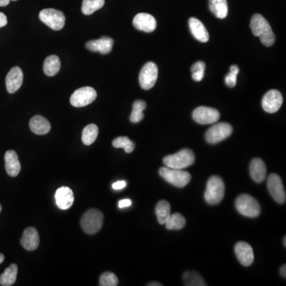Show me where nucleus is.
I'll use <instances>...</instances> for the list:
<instances>
[{
  "mask_svg": "<svg viewBox=\"0 0 286 286\" xmlns=\"http://www.w3.org/2000/svg\"><path fill=\"white\" fill-rule=\"evenodd\" d=\"M251 28L255 36L260 38L261 43L265 46H273L275 35L269 22L260 14H255L251 21Z\"/></svg>",
  "mask_w": 286,
  "mask_h": 286,
  "instance_id": "1",
  "label": "nucleus"
},
{
  "mask_svg": "<svg viewBox=\"0 0 286 286\" xmlns=\"http://www.w3.org/2000/svg\"><path fill=\"white\" fill-rule=\"evenodd\" d=\"M195 162V154L190 149H183L176 154L167 155L163 159L165 166L171 169H183L193 165Z\"/></svg>",
  "mask_w": 286,
  "mask_h": 286,
  "instance_id": "2",
  "label": "nucleus"
},
{
  "mask_svg": "<svg viewBox=\"0 0 286 286\" xmlns=\"http://www.w3.org/2000/svg\"><path fill=\"white\" fill-rule=\"evenodd\" d=\"M225 193V186L222 178L212 176L209 178L206 187L204 198L210 205H216L222 201Z\"/></svg>",
  "mask_w": 286,
  "mask_h": 286,
  "instance_id": "3",
  "label": "nucleus"
},
{
  "mask_svg": "<svg viewBox=\"0 0 286 286\" xmlns=\"http://www.w3.org/2000/svg\"><path fill=\"white\" fill-rule=\"evenodd\" d=\"M103 214L99 210H88L83 214L81 220V228L88 235H94L100 231L103 226Z\"/></svg>",
  "mask_w": 286,
  "mask_h": 286,
  "instance_id": "4",
  "label": "nucleus"
},
{
  "mask_svg": "<svg viewBox=\"0 0 286 286\" xmlns=\"http://www.w3.org/2000/svg\"><path fill=\"white\" fill-rule=\"evenodd\" d=\"M237 211L244 217L255 218L261 213V207L259 202L253 196L248 194H242L235 201Z\"/></svg>",
  "mask_w": 286,
  "mask_h": 286,
  "instance_id": "5",
  "label": "nucleus"
},
{
  "mask_svg": "<svg viewBox=\"0 0 286 286\" xmlns=\"http://www.w3.org/2000/svg\"><path fill=\"white\" fill-rule=\"evenodd\" d=\"M159 174L164 180L177 188L186 187L191 181L190 173L182 169L162 167L160 168Z\"/></svg>",
  "mask_w": 286,
  "mask_h": 286,
  "instance_id": "6",
  "label": "nucleus"
},
{
  "mask_svg": "<svg viewBox=\"0 0 286 286\" xmlns=\"http://www.w3.org/2000/svg\"><path fill=\"white\" fill-rule=\"evenodd\" d=\"M39 19L53 30H61L65 24V16L62 11L53 8L41 11Z\"/></svg>",
  "mask_w": 286,
  "mask_h": 286,
  "instance_id": "7",
  "label": "nucleus"
},
{
  "mask_svg": "<svg viewBox=\"0 0 286 286\" xmlns=\"http://www.w3.org/2000/svg\"><path fill=\"white\" fill-rule=\"evenodd\" d=\"M233 129L228 123H219L210 127L205 134L206 141L209 144H217L224 141L232 134Z\"/></svg>",
  "mask_w": 286,
  "mask_h": 286,
  "instance_id": "8",
  "label": "nucleus"
},
{
  "mask_svg": "<svg viewBox=\"0 0 286 286\" xmlns=\"http://www.w3.org/2000/svg\"><path fill=\"white\" fill-rule=\"evenodd\" d=\"M97 92L92 87H84L77 89L70 97V103L75 108L88 106L95 100Z\"/></svg>",
  "mask_w": 286,
  "mask_h": 286,
  "instance_id": "9",
  "label": "nucleus"
},
{
  "mask_svg": "<svg viewBox=\"0 0 286 286\" xmlns=\"http://www.w3.org/2000/svg\"><path fill=\"white\" fill-rule=\"evenodd\" d=\"M158 68L154 62H147L143 65L139 74L140 86L144 90H150L158 79Z\"/></svg>",
  "mask_w": 286,
  "mask_h": 286,
  "instance_id": "10",
  "label": "nucleus"
},
{
  "mask_svg": "<svg viewBox=\"0 0 286 286\" xmlns=\"http://www.w3.org/2000/svg\"><path fill=\"white\" fill-rule=\"evenodd\" d=\"M193 118L196 123L201 125L217 123L220 118V112L209 106H199L193 112Z\"/></svg>",
  "mask_w": 286,
  "mask_h": 286,
  "instance_id": "11",
  "label": "nucleus"
},
{
  "mask_svg": "<svg viewBox=\"0 0 286 286\" xmlns=\"http://www.w3.org/2000/svg\"><path fill=\"white\" fill-rule=\"evenodd\" d=\"M268 190L270 195L279 204H284L286 200L285 191L281 177L275 173H272L267 180Z\"/></svg>",
  "mask_w": 286,
  "mask_h": 286,
  "instance_id": "12",
  "label": "nucleus"
},
{
  "mask_svg": "<svg viewBox=\"0 0 286 286\" xmlns=\"http://www.w3.org/2000/svg\"><path fill=\"white\" fill-rule=\"evenodd\" d=\"M282 103V95L281 92L274 89L268 91L262 98V109L268 113H275L281 109Z\"/></svg>",
  "mask_w": 286,
  "mask_h": 286,
  "instance_id": "13",
  "label": "nucleus"
},
{
  "mask_svg": "<svg viewBox=\"0 0 286 286\" xmlns=\"http://www.w3.org/2000/svg\"><path fill=\"white\" fill-rule=\"evenodd\" d=\"M133 25L136 29L146 33L154 31L157 27V21L150 14L139 13L133 19Z\"/></svg>",
  "mask_w": 286,
  "mask_h": 286,
  "instance_id": "14",
  "label": "nucleus"
},
{
  "mask_svg": "<svg viewBox=\"0 0 286 286\" xmlns=\"http://www.w3.org/2000/svg\"><path fill=\"white\" fill-rule=\"evenodd\" d=\"M235 252L237 259L244 266H249L255 260L253 249L246 242H237L235 246Z\"/></svg>",
  "mask_w": 286,
  "mask_h": 286,
  "instance_id": "15",
  "label": "nucleus"
},
{
  "mask_svg": "<svg viewBox=\"0 0 286 286\" xmlns=\"http://www.w3.org/2000/svg\"><path fill=\"white\" fill-rule=\"evenodd\" d=\"M23 82V73L19 67L11 68L6 77V87L9 93L16 92L22 86Z\"/></svg>",
  "mask_w": 286,
  "mask_h": 286,
  "instance_id": "16",
  "label": "nucleus"
},
{
  "mask_svg": "<svg viewBox=\"0 0 286 286\" xmlns=\"http://www.w3.org/2000/svg\"><path fill=\"white\" fill-rule=\"evenodd\" d=\"M55 199L60 209H68L74 204V192L68 187L59 188L55 193Z\"/></svg>",
  "mask_w": 286,
  "mask_h": 286,
  "instance_id": "17",
  "label": "nucleus"
},
{
  "mask_svg": "<svg viewBox=\"0 0 286 286\" xmlns=\"http://www.w3.org/2000/svg\"><path fill=\"white\" fill-rule=\"evenodd\" d=\"M40 238L39 232L34 228H28L24 231L23 235L21 238V244L24 249L26 251H34L39 246Z\"/></svg>",
  "mask_w": 286,
  "mask_h": 286,
  "instance_id": "18",
  "label": "nucleus"
},
{
  "mask_svg": "<svg viewBox=\"0 0 286 286\" xmlns=\"http://www.w3.org/2000/svg\"><path fill=\"white\" fill-rule=\"evenodd\" d=\"M114 40L109 37H103L97 40L89 41L86 43V47L92 52H99L102 54H108L112 51Z\"/></svg>",
  "mask_w": 286,
  "mask_h": 286,
  "instance_id": "19",
  "label": "nucleus"
},
{
  "mask_svg": "<svg viewBox=\"0 0 286 286\" xmlns=\"http://www.w3.org/2000/svg\"><path fill=\"white\" fill-rule=\"evenodd\" d=\"M189 29L193 37L200 43H207L209 40V34L207 29L199 19L190 18L189 20Z\"/></svg>",
  "mask_w": 286,
  "mask_h": 286,
  "instance_id": "20",
  "label": "nucleus"
},
{
  "mask_svg": "<svg viewBox=\"0 0 286 286\" xmlns=\"http://www.w3.org/2000/svg\"><path fill=\"white\" fill-rule=\"evenodd\" d=\"M5 168L8 174L11 176H17L21 171V164L19 161L18 154L15 151H8L6 152Z\"/></svg>",
  "mask_w": 286,
  "mask_h": 286,
  "instance_id": "21",
  "label": "nucleus"
},
{
  "mask_svg": "<svg viewBox=\"0 0 286 286\" xmlns=\"http://www.w3.org/2000/svg\"><path fill=\"white\" fill-rule=\"evenodd\" d=\"M29 128L38 135H43L50 132L51 125L48 119L42 116H35L29 121Z\"/></svg>",
  "mask_w": 286,
  "mask_h": 286,
  "instance_id": "22",
  "label": "nucleus"
},
{
  "mask_svg": "<svg viewBox=\"0 0 286 286\" xmlns=\"http://www.w3.org/2000/svg\"><path fill=\"white\" fill-rule=\"evenodd\" d=\"M249 172L252 179L257 183H261L266 178V166L261 158H255L249 165Z\"/></svg>",
  "mask_w": 286,
  "mask_h": 286,
  "instance_id": "23",
  "label": "nucleus"
},
{
  "mask_svg": "<svg viewBox=\"0 0 286 286\" xmlns=\"http://www.w3.org/2000/svg\"><path fill=\"white\" fill-rule=\"evenodd\" d=\"M209 9L218 19H225L228 16V6L227 0H209Z\"/></svg>",
  "mask_w": 286,
  "mask_h": 286,
  "instance_id": "24",
  "label": "nucleus"
},
{
  "mask_svg": "<svg viewBox=\"0 0 286 286\" xmlns=\"http://www.w3.org/2000/svg\"><path fill=\"white\" fill-rule=\"evenodd\" d=\"M61 68V61L57 56L52 55L46 57L43 64L45 74L48 77H53L57 74Z\"/></svg>",
  "mask_w": 286,
  "mask_h": 286,
  "instance_id": "25",
  "label": "nucleus"
},
{
  "mask_svg": "<svg viewBox=\"0 0 286 286\" xmlns=\"http://www.w3.org/2000/svg\"><path fill=\"white\" fill-rule=\"evenodd\" d=\"M17 274L18 266L16 264H11L9 267L6 269L4 273L0 275V284L3 286L13 285L16 281Z\"/></svg>",
  "mask_w": 286,
  "mask_h": 286,
  "instance_id": "26",
  "label": "nucleus"
},
{
  "mask_svg": "<svg viewBox=\"0 0 286 286\" xmlns=\"http://www.w3.org/2000/svg\"><path fill=\"white\" fill-rule=\"evenodd\" d=\"M157 218L160 224H165L171 214L170 204L166 200H160L155 207Z\"/></svg>",
  "mask_w": 286,
  "mask_h": 286,
  "instance_id": "27",
  "label": "nucleus"
},
{
  "mask_svg": "<svg viewBox=\"0 0 286 286\" xmlns=\"http://www.w3.org/2000/svg\"><path fill=\"white\" fill-rule=\"evenodd\" d=\"M99 134V128L95 124H88L82 132V141L85 145L90 146L96 140Z\"/></svg>",
  "mask_w": 286,
  "mask_h": 286,
  "instance_id": "28",
  "label": "nucleus"
},
{
  "mask_svg": "<svg viewBox=\"0 0 286 286\" xmlns=\"http://www.w3.org/2000/svg\"><path fill=\"white\" fill-rule=\"evenodd\" d=\"M186 224V218L180 213H174V214H170V217L165 222V225L166 229L177 231V230L185 228Z\"/></svg>",
  "mask_w": 286,
  "mask_h": 286,
  "instance_id": "29",
  "label": "nucleus"
},
{
  "mask_svg": "<svg viewBox=\"0 0 286 286\" xmlns=\"http://www.w3.org/2000/svg\"><path fill=\"white\" fill-rule=\"evenodd\" d=\"M147 109V103L145 101L136 100L133 104L132 112L130 116V120L131 123H138L144 119L143 111Z\"/></svg>",
  "mask_w": 286,
  "mask_h": 286,
  "instance_id": "30",
  "label": "nucleus"
},
{
  "mask_svg": "<svg viewBox=\"0 0 286 286\" xmlns=\"http://www.w3.org/2000/svg\"><path fill=\"white\" fill-rule=\"evenodd\" d=\"M183 281L185 285L204 286L207 285L204 278L196 271H186L183 274Z\"/></svg>",
  "mask_w": 286,
  "mask_h": 286,
  "instance_id": "31",
  "label": "nucleus"
},
{
  "mask_svg": "<svg viewBox=\"0 0 286 286\" xmlns=\"http://www.w3.org/2000/svg\"><path fill=\"white\" fill-rule=\"evenodd\" d=\"M105 0H83L81 10L84 15H90L103 8Z\"/></svg>",
  "mask_w": 286,
  "mask_h": 286,
  "instance_id": "32",
  "label": "nucleus"
},
{
  "mask_svg": "<svg viewBox=\"0 0 286 286\" xmlns=\"http://www.w3.org/2000/svg\"><path fill=\"white\" fill-rule=\"evenodd\" d=\"M112 146L115 148L124 149L125 152L127 154L133 152L135 147L134 141H131L128 137H126V136H121V137L115 138L112 141Z\"/></svg>",
  "mask_w": 286,
  "mask_h": 286,
  "instance_id": "33",
  "label": "nucleus"
},
{
  "mask_svg": "<svg viewBox=\"0 0 286 286\" xmlns=\"http://www.w3.org/2000/svg\"><path fill=\"white\" fill-rule=\"evenodd\" d=\"M205 67V64L203 61H197L193 64V66L191 68V72H192V77H193V81L199 82L203 80Z\"/></svg>",
  "mask_w": 286,
  "mask_h": 286,
  "instance_id": "34",
  "label": "nucleus"
},
{
  "mask_svg": "<svg viewBox=\"0 0 286 286\" xmlns=\"http://www.w3.org/2000/svg\"><path fill=\"white\" fill-rule=\"evenodd\" d=\"M99 284L100 286H116L119 284V279L115 273L106 272L99 277Z\"/></svg>",
  "mask_w": 286,
  "mask_h": 286,
  "instance_id": "35",
  "label": "nucleus"
},
{
  "mask_svg": "<svg viewBox=\"0 0 286 286\" xmlns=\"http://www.w3.org/2000/svg\"><path fill=\"white\" fill-rule=\"evenodd\" d=\"M238 73H239V68L235 64L231 65L229 74L225 77L226 85H228L229 88H234L236 85L237 76Z\"/></svg>",
  "mask_w": 286,
  "mask_h": 286,
  "instance_id": "36",
  "label": "nucleus"
},
{
  "mask_svg": "<svg viewBox=\"0 0 286 286\" xmlns=\"http://www.w3.org/2000/svg\"><path fill=\"white\" fill-rule=\"evenodd\" d=\"M126 186H127V182H125V181H119V182H115L112 185V188L116 189V190L124 189Z\"/></svg>",
  "mask_w": 286,
  "mask_h": 286,
  "instance_id": "37",
  "label": "nucleus"
},
{
  "mask_svg": "<svg viewBox=\"0 0 286 286\" xmlns=\"http://www.w3.org/2000/svg\"><path fill=\"white\" fill-rule=\"evenodd\" d=\"M132 204L131 200L129 199H124V200H119V208H123V207H130Z\"/></svg>",
  "mask_w": 286,
  "mask_h": 286,
  "instance_id": "38",
  "label": "nucleus"
},
{
  "mask_svg": "<svg viewBox=\"0 0 286 286\" xmlns=\"http://www.w3.org/2000/svg\"><path fill=\"white\" fill-rule=\"evenodd\" d=\"M8 24V18L2 12H0V28L4 27Z\"/></svg>",
  "mask_w": 286,
  "mask_h": 286,
  "instance_id": "39",
  "label": "nucleus"
},
{
  "mask_svg": "<svg viewBox=\"0 0 286 286\" xmlns=\"http://www.w3.org/2000/svg\"><path fill=\"white\" fill-rule=\"evenodd\" d=\"M11 1H17V0H0V7L8 6Z\"/></svg>",
  "mask_w": 286,
  "mask_h": 286,
  "instance_id": "40",
  "label": "nucleus"
},
{
  "mask_svg": "<svg viewBox=\"0 0 286 286\" xmlns=\"http://www.w3.org/2000/svg\"><path fill=\"white\" fill-rule=\"evenodd\" d=\"M280 273L281 275L284 278L286 277V266L285 265H283L281 267V270H280Z\"/></svg>",
  "mask_w": 286,
  "mask_h": 286,
  "instance_id": "41",
  "label": "nucleus"
},
{
  "mask_svg": "<svg viewBox=\"0 0 286 286\" xmlns=\"http://www.w3.org/2000/svg\"><path fill=\"white\" fill-rule=\"evenodd\" d=\"M148 286H162V284L161 283L158 282H151L147 284Z\"/></svg>",
  "mask_w": 286,
  "mask_h": 286,
  "instance_id": "42",
  "label": "nucleus"
},
{
  "mask_svg": "<svg viewBox=\"0 0 286 286\" xmlns=\"http://www.w3.org/2000/svg\"><path fill=\"white\" fill-rule=\"evenodd\" d=\"M4 261V255L3 254H0V264Z\"/></svg>",
  "mask_w": 286,
  "mask_h": 286,
  "instance_id": "43",
  "label": "nucleus"
},
{
  "mask_svg": "<svg viewBox=\"0 0 286 286\" xmlns=\"http://www.w3.org/2000/svg\"><path fill=\"white\" fill-rule=\"evenodd\" d=\"M284 246H286V237H284Z\"/></svg>",
  "mask_w": 286,
  "mask_h": 286,
  "instance_id": "44",
  "label": "nucleus"
},
{
  "mask_svg": "<svg viewBox=\"0 0 286 286\" xmlns=\"http://www.w3.org/2000/svg\"><path fill=\"white\" fill-rule=\"evenodd\" d=\"M1 211H2V206L0 204V212H1Z\"/></svg>",
  "mask_w": 286,
  "mask_h": 286,
  "instance_id": "45",
  "label": "nucleus"
}]
</instances>
